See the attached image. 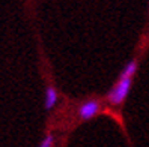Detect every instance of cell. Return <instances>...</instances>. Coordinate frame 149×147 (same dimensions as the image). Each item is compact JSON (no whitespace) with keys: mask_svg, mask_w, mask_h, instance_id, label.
Listing matches in <instances>:
<instances>
[{"mask_svg":"<svg viewBox=\"0 0 149 147\" xmlns=\"http://www.w3.org/2000/svg\"><path fill=\"white\" fill-rule=\"evenodd\" d=\"M137 69H139V62L137 59H133L119 72L116 83L111 86V89L106 95V101L111 107H120L127 101L131 87H133V80L134 75L137 74Z\"/></svg>","mask_w":149,"mask_h":147,"instance_id":"1","label":"cell"},{"mask_svg":"<svg viewBox=\"0 0 149 147\" xmlns=\"http://www.w3.org/2000/svg\"><path fill=\"white\" fill-rule=\"evenodd\" d=\"M101 110H102V104L100 99H84L77 105V117L81 122H87L95 116H98Z\"/></svg>","mask_w":149,"mask_h":147,"instance_id":"2","label":"cell"},{"mask_svg":"<svg viewBox=\"0 0 149 147\" xmlns=\"http://www.w3.org/2000/svg\"><path fill=\"white\" fill-rule=\"evenodd\" d=\"M59 102V92L54 86H48L44 93V108L47 111H51Z\"/></svg>","mask_w":149,"mask_h":147,"instance_id":"3","label":"cell"},{"mask_svg":"<svg viewBox=\"0 0 149 147\" xmlns=\"http://www.w3.org/2000/svg\"><path fill=\"white\" fill-rule=\"evenodd\" d=\"M53 146H54V135L53 134H47L38 147H53Z\"/></svg>","mask_w":149,"mask_h":147,"instance_id":"4","label":"cell"}]
</instances>
